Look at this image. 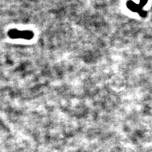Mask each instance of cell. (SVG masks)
I'll return each instance as SVG.
<instances>
[{
	"instance_id": "obj_2",
	"label": "cell",
	"mask_w": 152,
	"mask_h": 152,
	"mask_svg": "<svg viewBox=\"0 0 152 152\" xmlns=\"http://www.w3.org/2000/svg\"><path fill=\"white\" fill-rule=\"evenodd\" d=\"M127 6L128 7L133 10V11H138V12H141L142 13V16H144V15L146 14V13L145 12H142L141 10V6H140L139 5L136 4L135 3H134L132 1H129L127 3Z\"/></svg>"
},
{
	"instance_id": "obj_1",
	"label": "cell",
	"mask_w": 152,
	"mask_h": 152,
	"mask_svg": "<svg viewBox=\"0 0 152 152\" xmlns=\"http://www.w3.org/2000/svg\"><path fill=\"white\" fill-rule=\"evenodd\" d=\"M8 35L10 38L13 39H31L33 37V33L29 31H19L16 29L10 30Z\"/></svg>"
},
{
	"instance_id": "obj_3",
	"label": "cell",
	"mask_w": 152,
	"mask_h": 152,
	"mask_svg": "<svg viewBox=\"0 0 152 152\" xmlns=\"http://www.w3.org/2000/svg\"><path fill=\"white\" fill-rule=\"evenodd\" d=\"M148 0H140V6L142 7L147 3Z\"/></svg>"
}]
</instances>
